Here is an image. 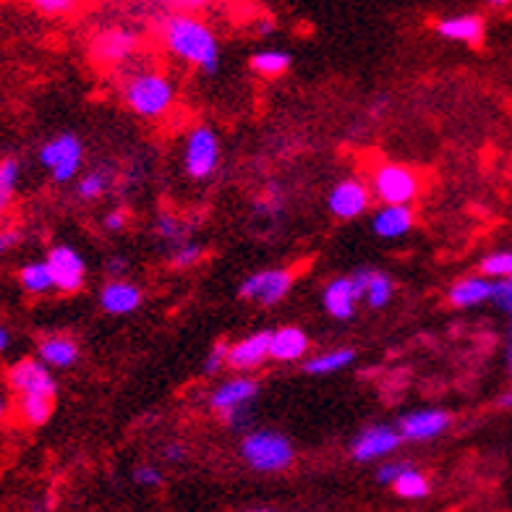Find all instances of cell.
Listing matches in <instances>:
<instances>
[{"label":"cell","mask_w":512,"mask_h":512,"mask_svg":"<svg viewBox=\"0 0 512 512\" xmlns=\"http://www.w3.org/2000/svg\"><path fill=\"white\" fill-rule=\"evenodd\" d=\"M160 34L165 48L176 58L202 68L204 74H215L220 66V48L212 29L202 19L189 14H170L160 21Z\"/></svg>","instance_id":"1"},{"label":"cell","mask_w":512,"mask_h":512,"mask_svg":"<svg viewBox=\"0 0 512 512\" xmlns=\"http://www.w3.org/2000/svg\"><path fill=\"white\" fill-rule=\"evenodd\" d=\"M123 100L136 115L142 118H157V115L168 113L176 102V87L160 71H144L126 81L123 87Z\"/></svg>","instance_id":"2"},{"label":"cell","mask_w":512,"mask_h":512,"mask_svg":"<svg viewBox=\"0 0 512 512\" xmlns=\"http://www.w3.org/2000/svg\"><path fill=\"white\" fill-rule=\"evenodd\" d=\"M241 458L249 468L259 473H280L293 465L296 450L290 445L285 434L270 432V429H256L249 432L241 442Z\"/></svg>","instance_id":"3"},{"label":"cell","mask_w":512,"mask_h":512,"mask_svg":"<svg viewBox=\"0 0 512 512\" xmlns=\"http://www.w3.org/2000/svg\"><path fill=\"white\" fill-rule=\"evenodd\" d=\"M374 194L384 207H411V202L421 191V181L411 168L387 162L374 173Z\"/></svg>","instance_id":"4"},{"label":"cell","mask_w":512,"mask_h":512,"mask_svg":"<svg viewBox=\"0 0 512 512\" xmlns=\"http://www.w3.org/2000/svg\"><path fill=\"white\" fill-rule=\"evenodd\" d=\"M183 165L186 173L194 181H204L220 165V142L212 128L196 126L186 139V152H183Z\"/></svg>","instance_id":"5"},{"label":"cell","mask_w":512,"mask_h":512,"mask_svg":"<svg viewBox=\"0 0 512 512\" xmlns=\"http://www.w3.org/2000/svg\"><path fill=\"white\" fill-rule=\"evenodd\" d=\"M293 288V272L288 270H262L249 275L238 288V296L256 301L262 306L280 304Z\"/></svg>","instance_id":"6"},{"label":"cell","mask_w":512,"mask_h":512,"mask_svg":"<svg viewBox=\"0 0 512 512\" xmlns=\"http://www.w3.org/2000/svg\"><path fill=\"white\" fill-rule=\"evenodd\" d=\"M40 160L45 168L53 170L55 181L66 183L79 173L81 160H84V147H81L74 134H61L40 149Z\"/></svg>","instance_id":"7"},{"label":"cell","mask_w":512,"mask_h":512,"mask_svg":"<svg viewBox=\"0 0 512 512\" xmlns=\"http://www.w3.org/2000/svg\"><path fill=\"white\" fill-rule=\"evenodd\" d=\"M400 442H403V437L395 426L371 424L364 432H358L351 442V458L356 463H371V460H379L398 450Z\"/></svg>","instance_id":"8"},{"label":"cell","mask_w":512,"mask_h":512,"mask_svg":"<svg viewBox=\"0 0 512 512\" xmlns=\"http://www.w3.org/2000/svg\"><path fill=\"white\" fill-rule=\"evenodd\" d=\"M8 384L19 392V398L37 395V398L55 400V379L50 369L34 358H24L8 371Z\"/></svg>","instance_id":"9"},{"label":"cell","mask_w":512,"mask_h":512,"mask_svg":"<svg viewBox=\"0 0 512 512\" xmlns=\"http://www.w3.org/2000/svg\"><path fill=\"white\" fill-rule=\"evenodd\" d=\"M45 262L50 267L55 288L61 293H76L84 285L87 267H84V259H81L79 251L71 249V246H53Z\"/></svg>","instance_id":"10"},{"label":"cell","mask_w":512,"mask_h":512,"mask_svg":"<svg viewBox=\"0 0 512 512\" xmlns=\"http://www.w3.org/2000/svg\"><path fill=\"white\" fill-rule=\"evenodd\" d=\"M452 416L447 411H439V408H424V411L405 413L400 418L398 432L403 439H411V442H426V439H437L439 434L447 432Z\"/></svg>","instance_id":"11"},{"label":"cell","mask_w":512,"mask_h":512,"mask_svg":"<svg viewBox=\"0 0 512 512\" xmlns=\"http://www.w3.org/2000/svg\"><path fill=\"white\" fill-rule=\"evenodd\" d=\"M270 345H272V330L254 332V335L243 337L238 343L230 345L228 351V366L238 374L254 371L270 358Z\"/></svg>","instance_id":"12"},{"label":"cell","mask_w":512,"mask_h":512,"mask_svg":"<svg viewBox=\"0 0 512 512\" xmlns=\"http://www.w3.org/2000/svg\"><path fill=\"white\" fill-rule=\"evenodd\" d=\"M327 207L340 220H356L369 209V189L356 178H345L330 191L327 196Z\"/></svg>","instance_id":"13"},{"label":"cell","mask_w":512,"mask_h":512,"mask_svg":"<svg viewBox=\"0 0 512 512\" xmlns=\"http://www.w3.org/2000/svg\"><path fill=\"white\" fill-rule=\"evenodd\" d=\"M256 392H259V384L251 377H233L212 392L209 405H212L220 416H225V413H233L238 411V408H249L251 400L256 398Z\"/></svg>","instance_id":"14"},{"label":"cell","mask_w":512,"mask_h":512,"mask_svg":"<svg viewBox=\"0 0 512 512\" xmlns=\"http://www.w3.org/2000/svg\"><path fill=\"white\" fill-rule=\"evenodd\" d=\"M322 298L327 314L340 319V322H348V319L356 314V304L361 301L356 288H353L351 277H337V280H332V283L324 288Z\"/></svg>","instance_id":"15"},{"label":"cell","mask_w":512,"mask_h":512,"mask_svg":"<svg viewBox=\"0 0 512 512\" xmlns=\"http://www.w3.org/2000/svg\"><path fill=\"white\" fill-rule=\"evenodd\" d=\"M100 306L108 314H131L142 306V290L136 288L134 283L126 280H110L105 288L100 290Z\"/></svg>","instance_id":"16"},{"label":"cell","mask_w":512,"mask_h":512,"mask_svg":"<svg viewBox=\"0 0 512 512\" xmlns=\"http://www.w3.org/2000/svg\"><path fill=\"white\" fill-rule=\"evenodd\" d=\"M309 351V337L301 327H280V330H272V345H270V358L275 361H301Z\"/></svg>","instance_id":"17"},{"label":"cell","mask_w":512,"mask_h":512,"mask_svg":"<svg viewBox=\"0 0 512 512\" xmlns=\"http://www.w3.org/2000/svg\"><path fill=\"white\" fill-rule=\"evenodd\" d=\"M136 48V34L128 29H108L95 40V58L102 63H121Z\"/></svg>","instance_id":"18"},{"label":"cell","mask_w":512,"mask_h":512,"mask_svg":"<svg viewBox=\"0 0 512 512\" xmlns=\"http://www.w3.org/2000/svg\"><path fill=\"white\" fill-rule=\"evenodd\" d=\"M492 290V280H486L484 275H473L463 277V280H458V283L452 285L447 298H450V304L458 306V309H473V306H481L486 304V301H492Z\"/></svg>","instance_id":"19"},{"label":"cell","mask_w":512,"mask_h":512,"mask_svg":"<svg viewBox=\"0 0 512 512\" xmlns=\"http://www.w3.org/2000/svg\"><path fill=\"white\" fill-rule=\"evenodd\" d=\"M439 37L452 42H465V45H481L484 40V19L476 14H463V16H450L437 24Z\"/></svg>","instance_id":"20"},{"label":"cell","mask_w":512,"mask_h":512,"mask_svg":"<svg viewBox=\"0 0 512 512\" xmlns=\"http://www.w3.org/2000/svg\"><path fill=\"white\" fill-rule=\"evenodd\" d=\"M371 228L379 238H400L413 228L411 207H382L371 217Z\"/></svg>","instance_id":"21"},{"label":"cell","mask_w":512,"mask_h":512,"mask_svg":"<svg viewBox=\"0 0 512 512\" xmlns=\"http://www.w3.org/2000/svg\"><path fill=\"white\" fill-rule=\"evenodd\" d=\"M40 358L48 369L50 366H55V369H68L79 358V345L66 335H50L40 343Z\"/></svg>","instance_id":"22"},{"label":"cell","mask_w":512,"mask_h":512,"mask_svg":"<svg viewBox=\"0 0 512 512\" xmlns=\"http://www.w3.org/2000/svg\"><path fill=\"white\" fill-rule=\"evenodd\" d=\"M353 361H356V351L353 348H337V351H327L322 356L309 358L304 364V371L311 374V377H327V374L348 369Z\"/></svg>","instance_id":"23"},{"label":"cell","mask_w":512,"mask_h":512,"mask_svg":"<svg viewBox=\"0 0 512 512\" xmlns=\"http://www.w3.org/2000/svg\"><path fill=\"white\" fill-rule=\"evenodd\" d=\"M19 280L24 285V290L34 293V296H42V293H48V290L55 288L48 262H32L27 267H21Z\"/></svg>","instance_id":"24"},{"label":"cell","mask_w":512,"mask_h":512,"mask_svg":"<svg viewBox=\"0 0 512 512\" xmlns=\"http://www.w3.org/2000/svg\"><path fill=\"white\" fill-rule=\"evenodd\" d=\"M392 489H395V494L403 499H424L432 492V484H429V479H426L424 473L416 471L411 465V468L392 484Z\"/></svg>","instance_id":"25"},{"label":"cell","mask_w":512,"mask_h":512,"mask_svg":"<svg viewBox=\"0 0 512 512\" xmlns=\"http://www.w3.org/2000/svg\"><path fill=\"white\" fill-rule=\"evenodd\" d=\"M251 68L262 76H280L290 68V55L285 50H262L251 55Z\"/></svg>","instance_id":"26"},{"label":"cell","mask_w":512,"mask_h":512,"mask_svg":"<svg viewBox=\"0 0 512 512\" xmlns=\"http://www.w3.org/2000/svg\"><path fill=\"white\" fill-rule=\"evenodd\" d=\"M392 298V280L384 272L369 270V283H366L364 301L369 309H384Z\"/></svg>","instance_id":"27"},{"label":"cell","mask_w":512,"mask_h":512,"mask_svg":"<svg viewBox=\"0 0 512 512\" xmlns=\"http://www.w3.org/2000/svg\"><path fill=\"white\" fill-rule=\"evenodd\" d=\"M19 413L21 418L32 426H42L53 416V400L50 398H37V395H27L19 398Z\"/></svg>","instance_id":"28"},{"label":"cell","mask_w":512,"mask_h":512,"mask_svg":"<svg viewBox=\"0 0 512 512\" xmlns=\"http://www.w3.org/2000/svg\"><path fill=\"white\" fill-rule=\"evenodd\" d=\"M481 275L492 283L499 280H512V251H494V254L484 256L481 262Z\"/></svg>","instance_id":"29"},{"label":"cell","mask_w":512,"mask_h":512,"mask_svg":"<svg viewBox=\"0 0 512 512\" xmlns=\"http://www.w3.org/2000/svg\"><path fill=\"white\" fill-rule=\"evenodd\" d=\"M16 181H19V162L14 157L0 162V215L6 212L11 199H14Z\"/></svg>","instance_id":"30"},{"label":"cell","mask_w":512,"mask_h":512,"mask_svg":"<svg viewBox=\"0 0 512 512\" xmlns=\"http://www.w3.org/2000/svg\"><path fill=\"white\" fill-rule=\"evenodd\" d=\"M110 189V176L105 170H89L87 176L76 183V194L81 199H100Z\"/></svg>","instance_id":"31"},{"label":"cell","mask_w":512,"mask_h":512,"mask_svg":"<svg viewBox=\"0 0 512 512\" xmlns=\"http://www.w3.org/2000/svg\"><path fill=\"white\" fill-rule=\"evenodd\" d=\"M157 236L162 238V241H173V243H183L186 241V228L181 225V220L173 215H160L157 217Z\"/></svg>","instance_id":"32"},{"label":"cell","mask_w":512,"mask_h":512,"mask_svg":"<svg viewBox=\"0 0 512 512\" xmlns=\"http://www.w3.org/2000/svg\"><path fill=\"white\" fill-rule=\"evenodd\" d=\"M199 256H202V246H199V243L183 241L178 243L176 249H173V254H170V264L178 267V270H186V267L199 262Z\"/></svg>","instance_id":"33"},{"label":"cell","mask_w":512,"mask_h":512,"mask_svg":"<svg viewBox=\"0 0 512 512\" xmlns=\"http://www.w3.org/2000/svg\"><path fill=\"white\" fill-rule=\"evenodd\" d=\"M492 304L512 319V280H499V283H494Z\"/></svg>","instance_id":"34"},{"label":"cell","mask_w":512,"mask_h":512,"mask_svg":"<svg viewBox=\"0 0 512 512\" xmlns=\"http://www.w3.org/2000/svg\"><path fill=\"white\" fill-rule=\"evenodd\" d=\"M228 351H230L228 343H217L215 348L209 351L207 361H204V374H217L223 366H228Z\"/></svg>","instance_id":"35"},{"label":"cell","mask_w":512,"mask_h":512,"mask_svg":"<svg viewBox=\"0 0 512 512\" xmlns=\"http://www.w3.org/2000/svg\"><path fill=\"white\" fill-rule=\"evenodd\" d=\"M408 468H411V463H382L377 468V481L379 484L392 486Z\"/></svg>","instance_id":"36"},{"label":"cell","mask_w":512,"mask_h":512,"mask_svg":"<svg viewBox=\"0 0 512 512\" xmlns=\"http://www.w3.org/2000/svg\"><path fill=\"white\" fill-rule=\"evenodd\" d=\"M134 481L139 486H147V489H155L162 484V473L155 465H139L134 471Z\"/></svg>","instance_id":"37"},{"label":"cell","mask_w":512,"mask_h":512,"mask_svg":"<svg viewBox=\"0 0 512 512\" xmlns=\"http://www.w3.org/2000/svg\"><path fill=\"white\" fill-rule=\"evenodd\" d=\"M34 8L42 11V14H66V11L74 8V3L71 0H37Z\"/></svg>","instance_id":"38"},{"label":"cell","mask_w":512,"mask_h":512,"mask_svg":"<svg viewBox=\"0 0 512 512\" xmlns=\"http://www.w3.org/2000/svg\"><path fill=\"white\" fill-rule=\"evenodd\" d=\"M162 458L168 460V463H181V460H186V447H183L181 442H170V445L162 450Z\"/></svg>","instance_id":"39"},{"label":"cell","mask_w":512,"mask_h":512,"mask_svg":"<svg viewBox=\"0 0 512 512\" xmlns=\"http://www.w3.org/2000/svg\"><path fill=\"white\" fill-rule=\"evenodd\" d=\"M126 223H128V217L123 209H113V212L105 217V228L108 230H123L126 228Z\"/></svg>","instance_id":"40"},{"label":"cell","mask_w":512,"mask_h":512,"mask_svg":"<svg viewBox=\"0 0 512 512\" xmlns=\"http://www.w3.org/2000/svg\"><path fill=\"white\" fill-rule=\"evenodd\" d=\"M249 418H251L249 408H238V411H233V413H225L223 421L230 426H246L249 424Z\"/></svg>","instance_id":"41"},{"label":"cell","mask_w":512,"mask_h":512,"mask_svg":"<svg viewBox=\"0 0 512 512\" xmlns=\"http://www.w3.org/2000/svg\"><path fill=\"white\" fill-rule=\"evenodd\" d=\"M16 243H19V233H16V230H3V233H0V256L6 254L11 246H16Z\"/></svg>","instance_id":"42"},{"label":"cell","mask_w":512,"mask_h":512,"mask_svg":"<svg viewBox=\"0 0 512 512\" xmlns=\"http://www.w3.org/2000/svg\"><path fill=\"white\" fill-rule=\"evenodd\" d=\"M126 270H128V262L126 259H121V256H118V259H113V262H108V272L113 275V280H123Z\"/></svg>","instance_id":"43"},{"label":"cell","mask_w":512,"mask_h":512,"mask_svg":"<svg viewBox=\"0 0 512 512\" xmlns=\"http://www.w3.org/2000/svg\"><path fill=\"white\" fill-rule=\"evenodd\" d=\"M497 408H502V411H512V387L507 392H502V395H499Z\"/></svg>","instance_id":"44"},{"label":"cell","mask_w":512,"mask_h":512,"mask_svg":"<svg viewBox=\"0 0 512 512\" xmlns=\"http://www.w3.org/2000/svg\"><path fill=\"white\" fill-rule=\"evenodd\" d=\"M8 345H11V335H8L6 327H0V353L6 351Z\"/></svg>","instance_id":"45"},{"label":"cell","mask_w":512,"mask_h":512,"mask_svg":"<svg viewBox=\"0 0 512 512\" xmlns=\"http://www.w3.org/2000/svg\"><path fill=\"white\" fill-rule=\"evenodd\" d=\"M507 371H510V379H512V343L507 345Z\"/></svg>","instance_id":"46"},{"label":"cell","mask_w":512,"mask_h":512,"mask_svg":"<svg viewBox=\"0 0 512 512\" xmlns=\"http://www.w3.org/2000/svg\"><path fill=\"white\" fill-rule=\"evenodd\" d=\"M3 416H6V400L0 398V418H3Z\"/></svg>","instance_id":"47"},{"label":"cell","mask_w":512,"mask_h":512,"mask_svg":"<svg viewBox=\"0 0 512 512\" xmlns=\"http://www.w3.org/2000/svg\"><path fill=\"white\" fill-rule=\"evenodd\" d=\"M249 512H272V510H249Z\"/></svg>","instance_id":"48"}]
</instances>
